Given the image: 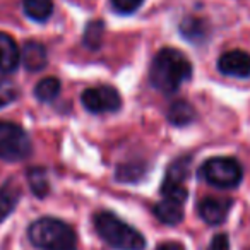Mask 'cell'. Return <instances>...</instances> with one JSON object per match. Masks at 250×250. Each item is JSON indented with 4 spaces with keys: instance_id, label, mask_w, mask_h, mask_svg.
Masks as SVG:
<instances>
[{
    "instance_id": "obj_4",
    "label": "cell",
    "mask_w": 250,
    "mask_h": 250,
    "mask_svg": "<svg viewBox=\"0 0 250 250\" xmlns=\"http://www.w3.org/2000/svg\"><path fill=\"white\" fill-rule=\"evenodd\" d=\"M199 177L212 187L235 188L243 178V168L235 158L216 156L202 163Z\"/></svg>"
},
{
    "instance_id": "obj_14",
    "label": "cell",
    "mask_w": 250,
    "mask_h": 250,
    "mask_svg": "<svg viewBox=\"0 0 250 250\" xmlns=\"http://www.w3.org/2000/svg\"><path fill=\"white\" fill-rule=\"evenodd\" d=\"M195 118V110L188 101L178 100L175 103H171V106L168 108V120L171 125L177 127H184V125L192 124Z\"/></svg>"
},
{
    "instance_id": "obj_17",
    "label": "cell",
    "mask_w": 250,
    "mask_h": 250,
    "mask_svg": "<svg viewBox=\"0 0 250 250\" xmlns=\"http://www.w3.org/2000/svg\"><path fill=\"white\" fill-rule=\"evenodd\" d=\"M60 94V81L57 77H45L35 87V96L42 103H52Z\"/></svg>"
},
{
    "instance_id": "obj_8",
    "label": "cell",
    "mask_w": 250,
    "mask_h": 250,
    "mask_svg": "<svg viewBox=\"0 0 250 250\" xmlns=\"http://www.w3.org/2000/svg\"><path fill=\"white\" fill-rule=\"evenodd\" d=\"M233 206L231 199H225V197H206L199 202L197 211L199 216L204 223L211 226H218L228 218L229 209Z\"/></svg>"
},
{
    "instance_id": "obj_9",
    "label": "cell",
    "mask_w": 250,
    "mask_h": 250,
    "mask_svg": "<svg viewBox=\"0 0 250 250\" xmlns=\"http://www.w3.org/2000/svg\"><path fill=\"white\" fill-rule=\"evenodd\" d=\"M19 63H21V50L16 40L7 33L0 31V72H16Z\"/></svg>"
},
{
    "instance_id": "obj_12",
    "label": "cell",
    "mask_w": 250,
    "mask_h": 250,
    "mask_svg": "<svg viewBox=\"0 0 250 250\" xmlns=\"http://www.w3.org/2000/svg\"><path fill=\"white\" fill-rule=\"evenodd\" d=\"M21 194V187L14 180H7L0 187V223L5 221L14 212Z\"/></svg>"
},
{
    "instance_id": "obj_21",
    "label": "cell",
    "mask_w": 250,
    "mask_h": 250,
    "mask_svg": "<svg viewBox=\"0 0 250 250\" xmlns=\"http://www.w3.org/2000/svg\"><path fill=\"white\" fill-rule=\"evenodd\" d=\"M18 87L14 86V83L9 81L7 77L0 76V108H5L14 103L18 100Z\"/></svg>"
},
{
    "instance_id": "obj_13",
    "label": "cell",
    "mask_w": 250,
    "mask_h": 250,
    "mask_svg": "<svg viewBox=\"0 0 250 250\" xmlns=\"http://www.w3.org/2000/svg\"><path fill=\"white\" fill-rule=\"evenodd\" d=\"M180 33L187 42L190 43H202L208 40L209 36V24L206 19L195 18V16H188L182 21Z\"/></svg>"
},
{
    "instance_id": "obj_5",
    "label": "cell",
    "mask_w": 250,
    "mask_h": 250,
    "mask_svg": "<svg viewBox=\"0 0 250 250\" xmlns=\"http://www.w3.org/2000/svg\"><path fill=\"white\" fill-rule=\"evenodd\" d=\"M31 139L19 124L0 120V160L22 161L31 154Z\"/></svg>"
},
{
    "instance_id": "obj_11",
    "label": "cell",
    "mask_w": 250,
    "mask_h": 250,
    "mask_svg": "<svg viewBox=\"0 0 250 250\" xmlns=\"http://www.w3.org/2000/svg\"><path fill=\"white\" fill-rule=\"evenodd\" d=\"M153 212L163 225L175 226L178 223H182V219H184V204L163 197L160 202L154 204Z\"/></svg>"
},
{
    "instance_id": "obj_22",
    "label": "cell",
    "mask_w": 250,
    "mask_h": 250,
    "mask_svg": "<svg viewBox=\"0 0 250 250\" xmlns=\"http://www.w3.org/2000/svg\"><path fill=\"white\" fill-rule=\"evenodd\" d=\"M144 0H111V7L118 12V14H132L143 5Z\"/></svg>"
},
{
    "instance_id": "obj_10",
    "label": "cell",
    "mask_w": 250,
    "mask_h": 250,
    "mask_svg": "<svg viewBox=\"0 0 250 250\" xmlns=\"http://www.w3.org/2000/svg\"><path fill=\"white\" fill-rule=\"evenodd\" d=\"M21 60L24 63V67L29 72H38L46 67L48 62V55H46V48L40 42H28L22 46L21 52Z\"/></svg>"
},
{
    "instance_id": "obj_20",
    "label": "cell",
    "mask_w": 250,
    "mask_h": 250,
    "mask_svg": "<svg viewBox=\"0 0 250 250\" xmlns=\"http://www.w3.org/2000/svg\"><path fill=\"white\" fill-rule=\"evenodd\" d=\"M161 195L165 199H171V201L185 204V201L188 197V190L185 188L184 184H175V182L163 180V184H161Z\"/></svg>"
},
{
    "instance_id": "obj_15",
    "label": "cell",
    "mask_w": 250,
    "mask_h": 250,
    "mask_svg": "<svg viewBox=\"0 0 250 250\" xmlns=\"http://www.w3.org/2000/svg\"><path fill=\"white\" fill-rule=\"evenodd\" d=\"M22 9L29 19L45 22L53 12V0H22Z\"/></svg>"
},
{
    "instance_id": "obj_7",
    "label": "cell",
    "mask_w": 250,
    "mask_h": 250,
    "mask_svg": "<svg viewBox=\"0 0 250 250\" xmlns=\"http://www.w3.org/2000/svg\"><path fill=\"white\" fill-rule=\"evenodd\" d=\"M218 70L228 77H250V53L243 50H229L218 59Z\"/></svg>"
},
{
    "instance_id": "obj_6",
    "label": "cell",
    "mask_w": 250,
    "mask_h": 250,
    "mask_svg": "<svg viewBox=\"0 0 250 250\" xmlns=\"http://www.w3.org/2000/svg\"><path fill=\"white\" fill-rule=\"evenodd\" d=\"M81 101H83L84 108L94 115L113 113L122 108L120 93L111 86L89 87L81 94Z\"/></svg>"
},
{
    "instance_id": "obj_23",
    "label": "cell",
    "mask_w": 250,
    "mask_h": 250,
    "mask_svg": "<svg viewBox=\"0 0 250 250\" xmlns=\"http://www.w3.org/2000/svg\"><path fill=\"white\" fill-rule=\"evenodd\" d=\"M208 250H229V238L226 233H218L212 236Z\"/></svg>"
},
{
    "instance_id": "obj_2",
    "label": "cell",
    "mask_w": 250,
    "mask_h": 250,
    "mask_svg": "<svg viewBox=\"0 0 250 250\" xmlns=\"http://www.w3.org/2000/svg\"><path fill=\"white\" fill-rule=\"evenodd\" d=\"M94 228L104 243L115 250H144L146 240L143 233L122 221L110 211H100L93 218Z\"/></svg>"
},
{
    "instance_id": "obj_24",
    "label": "cell",
    "mask_w": 250,
    "mask_h": 250,
    "mask_svg": "<svg viewBox=\"0 0 250 250\" xmlns=\"http://www.w3.org/2000/svg\"><path fill=\"white\" fill-rule=\"evenodd\" d=\"M156 250H185V247L178 242H165L161 245H158Z\"/></svg>"
},
{
    "instance_id": "obj_19",
    "label": "cell",
    "mask_w": 250,
    "mask_h": 250,
    "mask_svg": "<svg viewBox=\"0 0 250 250\" xmlns=\"http://www.w3.org/2000/svg\"><path fill=\"white\" fill-rule=\"evenodd\" d=\"M103 33H104V22L103 21H91L86 26L84 31V45L89 50H98L103 42Z\"/></svg>"
},
{
    "instance_id": "obj_18",
    "label": "cell",
    "mask_w": 250,
    "mask_h": 250,
    "mask_svg": "<svg viewBox=\"0 0 250 250\" xmlns=\"http://www.w3.org/2000/svg\"><path fill=\"white\" fill-rule=\"evenodd\" d=\"M190 165H192L190 156H184V158L175 160L173 163L168 167L165 180L175 182V184H184L185 178H187L188 173H190Z\"/></svg>"
},
{
    "instance_id": "obj_3",
    "label": "cell",
    "mask_w": 250,
    "mask_h": 250,
    "mask_svg": "<svg viewBox=\"0 0 250 250\" xmlns=\"http://www.w3.org/2000/svg\"><path fill=\"white\" fill-rule=\"evenodd\" d=\"M28 236L42 250H76L77 235L70 225L57 218H40L31 223Z\"/></svg>"
},
{
    "instance_id": "obj_1",
    "label": "cell",
    "mask_w": 250,
    "mask_h": 250,
    "mask_svg": "<svg viewBox=\"0 0 250 250\" xmlns=\"http://www.w3.org/2000/svg\"><path fill=\"white\" fill-rule=\"evenodd\" d=\"M192 77V63L180 50L161 48L149 67V83L163 94H173Z\"/></svg>"
},
{
    "instance_id": "obj_16",
    "label": "cell",
    "mask_w": 250,
    "mask_h": 250,
    "mask_svg": "<svg viewBox=\"0 0 250 250\" xmlns=\"http://www.w3.org/2000/svg\"><path fill=\"white\" fill-rule=\"evenodd\" d=\"M26 178H28L31 192L36 197L43 199L50 192V182H48V175H46L45 168H29Z\"/></svg>"
}]
</instances>
